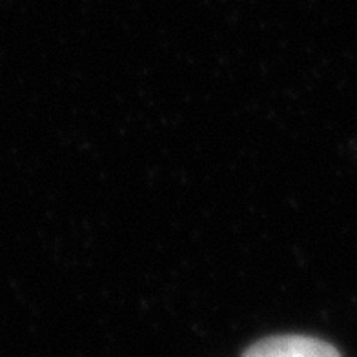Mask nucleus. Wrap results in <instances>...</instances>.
Returning <instances> with one entry per match:
<instances>
[{"label":"nucleus","mask_w":357,"mask_h":357,"mask_svg":"<svg viewBox=\"0 0 357 357\" xmlns=\"http://www.w3.org/2000/svg\"><path fill=\"white\" fill-rule=\"evenodd\" d=\"M243 357H341V354L321 339L275 335L252 344Z\"/></svg>","instance_id":"1"}]
</instances>
